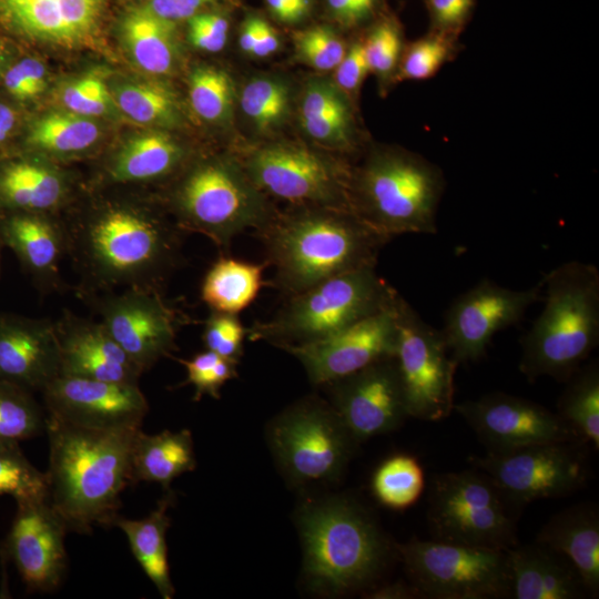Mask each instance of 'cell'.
I'll list each match as a JSON object with an SVG mask.
<instances>
[{
  "instance_id": "cell-1",
  "label": "cell",
  "mask_w": 599,
  "mask_h": 599,
  "mask_svg": "<svg viewBox=\"0 0 599 599\" xmlns=\"http://www.w3.org/2000/svg\"><path fill=\"white\" fill-rule=\"evenodd\" d=\"M80 297L140 288L162 292L182 265V230L153 210L105 202L62 222Z\"/></svg>"
},
{
  "instance_id": "cell-2",
  "label": "cell",
  "mask_w": 599,
  "mask_h": 599,
  "mask_svg": "<svg viewBox=\"0 0 599 599\" xmlns=\"http://www.w3.org/2000/svg\"><path fill=\"white\" fill-rule=\"evenodd\" d=\"M140 429H94L48 415V500L69 530L113 525L120 496L132 484L131 451Z\"/></svg>"
},
{
  "instance_id": "cell-3",
  "label": "cell",
  "mask_w": 599,
  "mask_h": 599,
  "mask_svg": "<svg viewBox=\"0 0 599 599\" xmlns=\"http://www.w3.org/2000/svg\"><path fill=\"white\" fill-rule=\"evenodd\" d=\"M261 230L267 265L275 268L274 286L287 297L324 280L375 266L389 238L353 212L294 205Z\"/></svg>"
},
{
  "instance_id": "cell-4",
  "label": "cell",
  "mask_w": 599,
  "mask_h": 599,
  "mask_svg": "<svg viewBox=\"0 0 599 599\" xmlns=\"http://www.w3.org/2000/svg\"><path fill=\"white\" fill-rule=\"evenodd\" d=\"M545 306L521 339L520 372L529 379H568L599 342V271L570 261L544 275Z\"/></svg>"
},
{
  "instance_id": "cell-5",
  "label": "cell",
  "mask_w": 599,
  "mask_h": 599,
  "mask_svg": "<svg viewBox=\"0 0 599 599\" xmlns=\"http://www.w3.org/2000/svg\"><path fill=\"white\" fill-rule=\"evenodd\" d=\"M304 572L309 586L342 595L370 583L388 544L369 514L345 497L306 502L298 512Z\"/></svg>"
},
{
  "instance_id": "cell-6",
  "label": "cell",
  "mask_w": 599,
  "mask_h": 599,
  "mask_svg": "<svg viewBox=\"0 0 599 599\" xmlns=\"http://www.w3.org/2000/svg\"><path fill=\"white\" fill-rule=\"evenodd\" d=\"M441 171L426 159L399 149H375L352 170V212L388 237L437 231L436 213L444 193Z\"/></svg>"
},
{
  "instance_id": "cell-7",
  "label": "cell",
  "mask_w": 599,
  "mask_h": 599,
  "mask_svg": "<svg viewBox=\"0 0 599 599\" xmlns=\"http://www.w3.org/2000/svg\"><path fill=\"white\" fill-rule=\"evenodd\" d=\"M169 201L182 231L201 233L220 248L230 247L246 229L261 230L277 212L241 161L230 156L192 165L172 189Z\"/></svg>"
},
{
  "instance_id": "cell-8",
  "label": "cell",
  "mask_w": 599,
  "mask_h": 599,
  "mask_svg": "<svg viewBox=\"0 0 599 599\" xmlns=\"http://www.w3.org/2000/svg\"><path fill=\"white\" fill-rule=\"evenodd\" d=\"M397 293L375 266L359 268L288 296L272 317L246 328V335L280 348L309 343L382 311Z\"/></svg>"
},
{
  "instance_id": "cell-9",
  "label": "cell",
  "mask_w": 599,
  "mask_h": 599,
  "mask_svg": "<svg viewBox=\"0 0 599 599\" xmlns=\"http://www.w3.org/2000/svg\"><path fill=\"white\" fill-rule=\"evenodd\" d=\"M521 509L477 468L430 479L427 521L435 540L507 550L517 545Z\"/></svg>"
},
{
  "instance_id": "cell-10",
  "label": "cell",
  "mask_w": 599,
  "mask_h": 599,
  "mask_svg": "<svg viewBox=\"0 0 599 599\" xmlns=\"http://www.w3.org/2000/svg\"><path fill=\"white\" fill-rule=\"evenodd\" d=\"M405 568L422 595L439 599L510 597L508 549L439 540L396 544Z\"/></svg>"
},
{
  "instance_id": "cell-11",
  "label": "cell",
  "mask_w": 599,
  "mask_h": 599,
  "mask_svg": "<svg viewBox=\"0 0 599 599\" xmlns=\"http://www.w3.org/2000/svg\"><path fill=\"white\" fill-rule=\"evenodd\" d=\"M270 444L285 474L296 484L336 479L358 445L333 407L308 397L278 415Z\"/></svg>"
},
{
  "instance_id": "cell-12",
  "label": "cell",
  "mask_w": 599,
  "mask_h": 599,
  "mask_svg": "<svg viewBox=\"0 0 599 599\" xmlns=\"http://www.w3.org/2000/svg\"><path fill=\"white\" fill-rule=\"evenodd\" d=\"M252 182L266 195L293 205L351 211L352 170L306 146L271 143L252 150L241 161Z\"/></svg>"
},
{
  "instance_id": "cell-13",
  "label": "cell",
  "mask_w": 599,
  "mask_h": 599,
  "mask_svg": "<svg viewBox=\"0 0 599 599\" xmlns=\"http://www.w3.org/2000/svg\"><path fill=\"white\" fill-rule=\"evenodd\" d=\"M398 365L409 417L437 422L454 409L457 362L440 331L426 323L399 294L396 298Z\"/></svg>"
},
{
  "instance_id": "cell-14",
  "label": "cell",
  "mask_w": 599,
  "mask_h": 599,
  "mask_svg": "<svg viewBox=\"0 0 599 599\" xmlns=\"http://www.w3.org/2000/svg\"><path fill=\"white\" fill-rule=\"evenodd\" d=\"M577 441L536 444L471 457V465L489 476L514 502L525 505L568 495L587 478L585 456Z\"/></svg>"
},
{
  "instance_id": "cell-15",
  "label": "cell",
  "mask_w": 599,
  "mask_h": 599,
  "mask_svg": "<svg viewBox=\"0 0 599 599\" xmlns=\"http://www.w3.org/2000/svg\"><path fill=\"white\" fill-rule=\"evenodd\" d=\"M108 0H0V35L18 47L102 50Z\"/></svg>"
},
{
  "instance_id": "cell-16",
  "label": "cell",
  "mask_w": 599,
  "mask_h": 599,
  "mask_svg": "<svg viewBox=\"0 0 599 599\" xmlns=\"http://www.w3.org/2000/svg\"><path fill=\"white\" fill-rule=\"evenodd\" d=\"M83 300L143 373L175 351L185 316L165 301L162 292L125 288Z\"/></svg>"
},
{
  "instance_id": "cell-17",
  "label": "cell",
  "mask_w": 599,
  "mask_h": 599,
  "mask_svg": "<svg viewBox=\"0 0 599 599\" xmlns=\"http://www.w3.org/2000/svg\"><path fill=\"white\" fill-rule=\"evenodd\" d=\"M542 287V280L529 288L512 290L484 278L459 294L448 306L440 331L450 356L457 364L480 359L494 335L517 324L539 301Z\"/></svg>"
},
{
  "instance_id": "cell-18",
  "label": "cell",
  "mask_w": 599,
  "mask_h": 599,
  "mask_svg": "<svg viewBox=\"0 0 599 599\" xmlns=\"http://www.w3.org/2000/svg\"><path fill=\"white\" fill-rule=\"evenodd\" d=\"M396 294L382 311L329 336L282 347L303 365L309 380L326 386L372 363L395 356L397 346Z\"/></svg>"
},
{
  "instance_id": "cell-19",
  "label": "cell",
  "mask_w": 599,
  "mask_h": 599,
  "mask_svg": "<svg viewBox=\"0 0 599 599\" xmlns=\"http://www.w3.org/2000/svg\"><path fill=\"white\" fill-rule=\"evenodd\" d=\"M326 386L331 406L357 444L395 430L409 417L395 356Z\"/></svg>"
},
{
  "instance_id": "cell-20",
  "label": "cell",
  "mask_w": 599,
  "mask_h": 599,
  "mask_svg": "<svg viewBox=\"0 0 599 599\" xmlns=\"http://www.w3.org/2000/svg\"><path fill=\"white\" fill-rule=\"evenodd\" d=\"M488 451L518 447L580 440L575 432L545 406L532 400L490 393L454 405Z\"/></svg>"
},
{
  "instance_id": "cell-21",
  "label": "cell",
  "mask_w": 599,
  "mask_h": 599,
  "mask_svg": "<svg viewBox=\"0 0 599 599\" xmlns=\"http://www.w3.org/2000/svg\"><path fill=\"white\" fill-rule=\"evenodd\" d=\"M41 394L48 415L94 429L141 428L149 412L139 384L60 375Z\"/></svg>"
},
{
  "instance_id": "cell-22",
  "label": "cell",
  "mask_w": 599,
  "mask_h": 599,
  "mask_svg": "<svg viewBox=\"0 0 599 599\" xmlns=\"http://www.w3.org/2000/svg\"><path fill=\"white\" fill-rule=\"evenodd\" d=\"M68 526L48 498L17 504L6 549L27 589L55 590L65 573Z\"/></svg>"
},
{
  "instance_id": "cell-23",
  "label": "cell",
  "mask_w": 599,
  "mask_h": 599,
  "mask_svg": "<svg viewBox=\"0 0 599 599\" xmlns=\"http://www.w3.org/2000/svg\"><path fill=\"white\" fill-rule=\"evenodd\" d=\"M61 375L139 384L143 370L126 355L100 321L64 311L54 322Z\"/></svg>"
},
{
  "instance_id": "cell-24",
  "label": "cell",
  "mask_w": 599,
  "mask_h": 599,
  "mask_svg": "<svg viewBox=\"0 0 599 599\" xmlns=\"http://www.w3.org/2000/svg\"><path fill=\"white\" fill-rule=\"evenodd\" d=\"M61 375L54 322L0 315V380L42 392Z\"/></svg>"
},
{
  "instance_id": "cell-25",
  "label": "cell",
  "mask_w": 599,
  "mask_h": 599,
  "mask_svg": "<svg viewBox=\"0 0 599 599\" xmlns=\"http://www.w3.org/2000/svg\"><path fill=\"white\" fill-rule=\"evenodd\" d=\"M0 240L16 253L40 292L64 290L60 266L67 255L65 233L53 214L1 212Z\"/></svg>"
},
{
  "instance_id": "cell-26",
  "label": "cell",
  "mask_w": 599,
  "mask_h": 599,
  "mask_svg": "<svg viewBox=\"0 0 599 599\" xmlns=\"http://www.w3.org/2000/svg\"><path fill=\"white\" fill-rule=\"evenodd\" d=\"M510 596L515 599H577L587 595L572 565L536 542L509 548Z\"/></svg>"
},
{
  "instance_id": "cell-27",
  "label": "cell",
  "mask_w": 599,
  "mask_h": 599,
  "mask_svg": "<svg viewBox=\"0 0 599 599\" xmlns=\"http://www.w3.org/2000/svg\"><path fill=\"white\" fill-rule=\"evenodd\" d=\"M536 542L565 557L587 593L598 595L599 512L595 504H578L556 514L541 528Z\"/></svg>"
},
{
  "instance_id": "cell-28",
  "label": "cell",
  "mask_w": 599,
  "mask_h": 599,
  "mask_svg": "<svg viewBox=\"0 0 599 599\" xmlns=\"http://www.w3.org/2000/svg\"><path fill=\"white\" fill-rule=\"evenodd\" d=\"M27 156L0 161V211L53 214L69 197V180L50 163Z\"/></svg>"
},
{
  "instance_id": "cell-29",
  "label": "cell",
  "mask_w": 599,
  "mask_h": 599,
  "mask_svg": "<svg viewBox=\"0 0 599 599\" xmlns=\"http://www.w3.org/2000/svg\"><path fill=\"white\" fill-rule=\"evenodd\" d=\"M300 122L304 132L323 146L346 151L354 145L355 118L349 97L331 80L317 78L306 83Z\"/></svg>"
},
{
  "instance_id": "cell-30",
  "label": "cell",
  "mask_w": 599,
  "mask_h": 599,
  "mask_svg": "<svg viewBox=\"0 0 599 599\" xmlns=\"http://www.w3.org/2000/svg\"><path fill=\"white\" fill-rule=\"evenodd\" d=\"M182 145L162 131L128 140L108 162L105 177L113 184L143 183L175 174L183 165Z\"/></svg>"
},
{
  "instance_id": "cell-31",
  "label": "cell",
  "mask_w": 599,
  "mask_h": 599,
  "mask_svg": "<svg viewBox=\"0 0 599 599\" xmlns=\"http://www.w3.org/2000/svg\"><path fill=\"white\" fill-rule=\"evenodd\" d=\"M196 459L192 434L163 430L148 435L136 433L131 451V480L156 483L164 490L171 489L172 481L184 473L195 469Z\"/></svg>"
},
{
  "instance_id": "cell-32",
  "label": "cell",
  "mask_w": 599,
  "mask_h": 599,
  "mask_svg": "<svg viewBox=\"0 0 599 599\" xmlns=\"http://www.w3.org/2000/svg\"><path fill=\"white\" fill-rule=\"evenodd\" d=\"M174 497L171 489L165 490L156 508L146 517L126 519L118 516L113 522L126 536L133 556L163 599H172L175 593L166 546V531L171 525L167 510Z\"/></svg>"
},
{
  "instance_id": "cell-33",
  "label": "cell",
  "mask_w": 599,
  "mask_h": 599,
  "mask_svg": "<svg viewBox=\"0 0 599 599\" xmlns=\"http://www.w3.org/2000/svg\"><path fill=\"white\" fill-rule=\"evenodd\" d=\"M120 32L132 60L144 72L165 75L174 70L179 55L174 21L142 6L123 16Z\"/></svg>"
},
{
  "instance_id": "cell-34",
  "label": "cell",
  "mask_w": 599,
  "mask_h": 599,
  "mask_svg": "<svg viewBox=\"0 0 599 599\" xmlns=\"http://www.w3.org/2000/svg\"><path fill=\"white\" fill-rule=\"evenodd\" d=\"M267 263L220 257L207 270L201 285V298L211 311L238 314L257 296Z\"/></svg>"
},
{
  "instance_id": "cell-35",
  "label": "cell",
  "mask_w": 599,
  "mask_h": 599,
  "mask_svg": "<svg viewBox=\"0 0 599 599\" xmlns=\"http://www.w3.org/2000/svg\"><path fill=\"white\" fill-rule=\"evenodd\" d=\"M99 136L97 122L67 110L45 113L31 121L23 144L31 152L65 155L88 150Z\"/></svg>"
},
{
  "instance_id": "cell-36",
  "label": "cell",
  "mask_w": 599,
  "mask_h": 599,
  "mask_svg": "<svg viewBox=\"0 0 599 599\" xmlns=\"http://www.w3.org/2000/svg\"><path fill=\"white\" fill-rule=\"evenodd\" d=\"M558 400L559 417L580 440L599 448V364L592 361L578 368Z\"/></svg>"
},
{
  "instance_id": "cell-37",
  "label": "cell",
  "mask_w": 599,
  "mask_h": 599,
  "mask_svg": "<svg viewBox=\"0 0 599 599\" xmlns=\"http://www.w3.org/2000/svg\"><path fill=\"white\" fill-rule=\"evenodd\" d=\"M115 105L131 120L150 126L171 128L181 122L175 94L155 82H125L112 93Z\"/></svg>"
},
{
  "instance_id": "cell-38",
  "label": "cell",
  "mask_w": 599,
  "mask_h": 599,
  "mask_svg": "<svg viewBox=\"0 0 599 599\" xmlns=\"http://www.w3.org/2000/svg\"><path fill=\"white\" fill-rule=\"evenodd\" d=\"M240 108L251 125L262 134L280 130L291 113L292 91L278 77H256L240 93Z\"/></svg>"
},
{
  "instance_id": "cell-39",
  "label": "cell",
  "mask_w": 599,
  "mask_h": 599,
  "mask_svg": "<svg viewBox=\"0 0 599 599\" xmlns=\"http://www.w3.org/2000/svg\"><path fill=\"white\" fill-rule=\"evenodd\" d=\"M425 489V475L418 460L406 454L384 460L372 478V491L378 502L389 509L413 506Z\"/></svg>"
},
{
  "instance_id": "cell-40",
  "label": "cell",
  "mask_w": 599,
  "mask_h": 599,
  "mask_svg": "<svg viewBox=\"0 0 599 599\" xmlns=\"http://www.w3.org/2000/svg\"><path fill=\"white\" fill-rule=\"evenodd\" d=\"M189 99L200 119L213 124H225L233 114L234 83L221 69L196 67L189 75Z\"/></svg>"
},
{
  "instance_id": "cell-41",
  "label": "cell",
  "mask_w": 599,
  "mask_h": 599,
  "mask_svg": "<svg viewBox=\"0 0 599 599\" xmlns=\"http://www.w3.org/2000/svg\"><path fill=\"white\" fill-rule=\"evenodd\" d=\"M47 410L32 392L0 380V441H21L45 433Z\"/></svg>"
},
{
  "instance_id": "cell-42",
  "label": "cell",
  "mask_w": 599,
  "mask_h": 599,
  "mask_svg": "<svg viewBox=\"0 0 599 599\" xmlns=\"http://www.w3.org/2000/svg\"><path fill=\"white\" fill-rule=\"evenodd\" d=\"M0 495L13 497L17 504L48 498L45 473L27 459L18 441H0Z\"/></svg>"
},
{
  "instance_id": "cell-43",
  "label": "cell",
  "mask_w": 599,
  "mask_h": 599,
  "mask_svg": "<svg viewBox=\"0 0 599 599\" xmlns=\"http://www.w3.org/2000/svg\"><path fill=\"white\" fill-rule=\"evenodd\" d=\"M454 51L455 37L432 31L403 49L395 80H427L453 58Z\"/></svg>"
},
{
  "instance_id": "cell-44",
  "label": "cell",
  "mask_w": 599,
  "mask_h": 599,
  "mask_svg": "<svg viewBox=\"0 0 599 599\" xmlns=\"http://www.w3.org/2000/svg\"><path fill=\"white\" fill-rule=\"evenodd\" d=\"M362 43L369 72L374 73L380 83L395 79L404 49L402 31L397 22L392 19L378 22Z\"/></svg>"
},
{
  "instance_id": "cell-45",
  "label": "cell",
  "mask_w": 599,
  "mask_h": 599,
  "mask_svg": "<svg viewBox=\"0 0 599 599\" xmlns=\"http://www.w3.org/2000/svg\"><path fill=\"white\" fill-rule=\"evenodd\" d=\"M176 361L186 369V379L180 386L192 385L195 389L194 400H200L204 395L219 399L222 386L237 377L238 363L209 349L197 353L190 359L176 358Z\"/></svg>"
},
{
  "instance_id": "cell-46",
  "label": "cell",
  "mask_w": 599,
  "mask_h": 599,
  "mask_svg": "<svg viewBox=\"0 0 599 599\" xmlns=\"http://www.w3.org/2000/svg\"><path fill=\"white\" fill-rule=\"evenodd\" d=\"M47 84L45 65L30 54H13L0 80L6 98L17 104L35 100L44 92Z\"/></svg>"
},
{
  "instance_id": "cell-47",
  "label": "cell",
  "mask_w": 599,
  "mask_h": 599,
  "mask_svg": "<svg viewBox=\"0 0 599 599\" xmlns=\"http://www.w3.org/2000/svg\"><path fill=\"white\" fill-rule=\"evenodd\" d=\"M297 58L321 71L335 69L346 53L343 40L328 27L316 26L294 35Z\"/></svg>"
},
{
  "instance_id": "cell-48",
  "label": "cell",
  "mask_w": 599,
  "mask_h": 599,
  "mask_svg": "<svg viewBox=\"0 0 599 599\" xmlns=\"http://www.w3.org/2000/svg\"><path fill=\"white\" fill-rule=\"evenodd\" d=\"M60 100L68 111L89 118L110 113L115 105L106 84L95 74L67 83L60 92Z\"/></svg>"
},
{
  "instance_id": "cell-49",
  "label": "cell",
  "mask_w": 599,
  "mask_h": 599,
  "mask_svg": "<svg viewBox=\"0 0 599 599\" xmlns=\"http://www.w3.org/2000/svg\"><path fill=\"white\" fill-rule=\"evenodd\" d=\"M246 328L237 314L211 311L202 333L205 349L238 363L243 355Z\"/></svg>"
},
{
  "instance_id": "cell-50",
  "label": "cell",
  "mask_w": 599,
  "mask_h": 599,
  "mask_svg": "<svg viewBox=\"0 0 599 599\" xmlns=\"http://www.w3.org/2000/svg\"><path fill=\"white\" fill-rule=\"evenodd\" d=\"M189 40L199 50L221 51L227 40L229 22L216 13H197L187 20Z\"/></svg>"
},
{
  "instance_id": "cell-51",
  "label": "cell",
  "mask_w": 599,
  "mask_h": 599,
  "mask_svg": "<svg viewBox=\"0 0 599 599\" xmlns=\"http://www.w3.org/2000/svg\"><path fill=\"white\" fill-rule=\"evenodd\" d=\"M475 0H426L433 31L456 37L467 21Z\"/></svg>"
},
{
  "instance_id": "cell-52",
  "label": "cell",
  "mask_w": 599,
  "mask_h": 599,
  "mask_svg": "<svg viewBox=\"0 0 599 599\" xmlns=\"http://www.w3.org/2000/svg\"><path fill=\"white\" fill-rule=\"evenodd\" d=\"M335 70V84L347 95L356 93L369 73L363 43L352 44Z\"/></svg>"
},
{
  "instance_id": "cell-53",
  "label": "cell",
  "mask_w": 599,
  "mask_h": 599,
  "mask_svg": "<svg viewBox=\"0 0 599 599\" xmlns=\"http://www.w3.org/2000/svg\"><path fill=\"white\" fill-rule=\"evenodd\" d=\"M216 0H149L145 6L153 14L170 20H189L197 14L204 7Z\"/></svg>"
},
{
  "instance_id": "cell-54",
  "label": "cell",
  "mask_w": 599,
  "mask_h": 599,
  "mask_svg": "<svg viewBox=\"0 0 599 599\" xmlns=\"http://www.w3.org/2000/svg\"><path fill=\"white\" fill-rule=\"evenodd\" d=\"M21 120L18 104L8 98H0V151L4 150L18 134Z\"/></svg>"
},
{
  "instance_id": "cell-55",
  "label": "cell",
  "mask_w": 599,
  "mask_h": 599,
  "mask_svg": "<svg viewBox=\"0 0 599 599\" xmlns=\"http://www.w3.org/2000/svg\"><path fill=\"white\" fill-rule=\"evenodd\" d=\"M280 39L274 28L264 19L258 18L257 41L252 55L266 58L278 50Z\"/></svg>"
},
{
  "instance_id": "cell-56",
  "label": "cell",
  "mask_w": 599,
  "mask_h": 599,
  "mask_svg": "<svg viewBox=\"0 0 599 599\" xmlns=\"http://www.w3.org/2000/svg\"><path fill=\"white\" fill-rule=\"evenodd\" d=\"M419 595L422 592L415 585L396 582L378 588L369 592L366 597L376 599H412L419 597Z\"/></svg>"
},
{
  "instance_id": "cell-57",
  "label": "cell",
  "mask_w": 599,
  "mask_h": 599,
  "mask_svg": "<svg viewBox=\"0 0 599 599\" xmlns=\"http://www.w3.org/2000/svg\"><path fill=\"white\" fill-rule=\"evenodd\" d=\"M332 13L343 23H355L363 19L355 0H327Z\"/></svg>"
},
{
  "instance_id": "cell-58",
  "label": "cell",
  "mask_w": 599,
  "mask_h": 599,
  "mask_svg": "<svg viewBox=\"0 0 599 599\" xmlns=\"http://www.w3.org/2000/svg\"><path fill=\"white\" fill-rule=\"evenodd\" d=\"M272 14L284 23H295L304 17L288 0H265Z\"/></svg>"
},
{
  "instance_id": "cell-59",
  "label": "cell",
  "mask_w": 599,
  "mask_h": 599,
  "mask_svg": "<svg viewBox=\"0 0 599 599\" xmlns=\"http://www.w3.org/2000/svg\"><path fill=\"white\" fill-rule=\"evenodd\" d=\"M258 18L260 17H248L242 24L238 43L241 49L251 54L254 50V47L257 41L258 33Z\"/></svg>"
},
{
  "instance_id": "cell-60",
  "label": "cell",
  "mask_w": 599,
  "mask_h": 599,
  "mask_svg": "<svg viewBox=\"0 0 599 599\" xmlns=\"http://www.w3.org/2000/svg\"><path fill=\"white\" fill-rule=\"evenodd\" d=\"M14 45L16 44L12 41H10L7 38L0 35V80H1L2 73H3L8 62L10 61L11 57L13 55L12 52H11V49Z\"/></svg>"
},
{
  "instance_id": "cell-61",
  "label": "cell",
  "mask_w": 599,
  "mask_h": 599,
  "mask_svg": "<svg viewBox=\"0 0 599 599\" xmlns=\"http://www.w3.org/2000/svg\"><path fill=\"white\" fill-rule=\"evenodd\" d=\"M363 18L375 7L377 0H355Z\"/></svg>"
},
{
  "instance_id": "cell-62",
  "label": "cell",
  "mask_w": 599,
  "mask_h": 599,
  "mask_svg": "<svg viewBox=\"0 0 599 599\" xmlns=\"http://www.w3.org/2000/svg\"><path fill=\"white\" fill-rule=\"evenodd\" d=\"M294 8L305 17L311 8L312 0H288Z\"/></svg>"
},
{
  "instance_id": "cell-63",
  "label": "cell",
  "mask_w": 599,
  "mask_h": 599,
  "mask_svg": "<svg viewBox=\"0 0 599 599\" xmlns=\"http://www.w3.org/2000/svg\"><path fill=\"white\" fill-rule=\"evenodd\" d=\"M146 1H149V0H146Z\"/></svg>"
},
{
  "instance_id": "cell-64",
  "label": "cell",
  "mask_w": 599,
  "mask_h": 599,
  "mask_svg": "<svg viewBox=\"0 0 599 599\" xmlns=\"http://www.w3.org/2000/svg\"><path fill=\"white\" fill-rule=\"evenodd\" d=\"M0 242H1V240H0Z\"/></svg>"
}]
</instances>
